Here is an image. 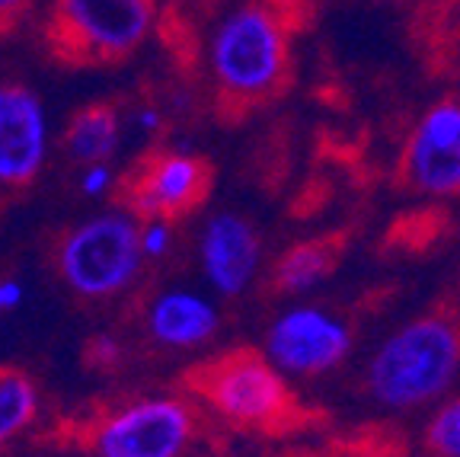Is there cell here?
<instances>
[{
	"mask_svg": "<svg viewBox=\"0 0 460 457\" xmlns=\"http://www.w3.org/2000/svg\"><path fill=\"white\" fill-rule=\"evenodd\" d=\"M22 298H26V291H22V285L16 279H0V314H10V310H16L22 304Z\"/></svg>",
	"mask_w": 460,
	"mask_h": 457,
	"instance_id": "cell-21",
	"label": "cell"
},
{
	"mask_svg": "<svg viewBox=\"0 0 460 457\" xmlns=\"http://www.w3.org/2000/svg\"><path fill=\"white\" fill-rule=\"evenodd\" d=\"M262 263L259 230L237 211H221L208 218L199 237L201 275L224 298H240L256 282Z\"/></svg>",
	"mask_w": 460,
	"mask_h": 457,
	"instance_id": "cell-11",
	"label": "cell"
},
{
	"mask_svg": "<svg viewBox=\"0 0 460 457\" xmlns=\"http://www.w3.org/2000/svg\"><path fill=\"white\" fill-rule=\"evenodd\" d=\"M396 183L412 195L460 199V96L431 103L400 150Z\"/></svg>",
	"mask_w": 460,
	"mask_h": 457,
	"instance_id": "cell-7",
	"label": "cell"
},
{
	"mask_svg": "<svg viewBox=\"0 0 460 457\" xmlns=\"http://www.w3.org/2000/svg\"><path fill=\"white\" fill-rule=\"evenodd\" d=\"M39 416V390L16 368H0V448L22 435Z\"/></svg>",
	"mask_w": 460,
	"mask_h": 457,
	"instance_id": "cell-16",
	"label": "cell"
},
{
	"mask_svg": "<svg viewBox=\"0 0 460 457\" xmlns=\"http://www.w3.org/2000/svg\"><path fill=\"white\" fill-rule=\"evenodd\" d=\"M61 141L74 164H109L122 141V119L109 103H90L71 115Z\"/></svg>",
	"mask_w": 460,
	"mask_h": 457,
	"instance_id": "cell-15",
	"label": "cell"
},
{
	"mask_svg": "<svg viewBox=\"0 0 460 457\" xmlns=\"http://www.w3.org/2000/svg\"><path fill=\"white\" fill-rule=\"evenodd\" d=\"M320 16V0H243L208 39L217 112L246 119L279 103L297 71V42Z\"/></svg>",
	"mask_w": 460,
	"mask_h": 457,
	"instance_id": "cell-1",
	"label": "cell"
},
{
	"mask_svg": "<svg viewBox=\"0 0 460 457\" xmlns=\"http://www.w3.org/2000/svg\"><path fill=\"white\" fill-rule=\"evenodd\" d=\"M141 224L131 208H109L67 228L55 246V269L67 291L84 300H109L128 291L147 263Z\"/></svg>",
	"mask_w": 460,
	"mask_h": 457,
	"instance_id": "cell-5",
	"label": "cell"
},
{
	"mask_svg": "<svg viewBox=\"0 0 460 457\" xmlns=\"http://www.w3.org/2000/svg\"><path fill=\"white\" fill-rule=\"evenodd\" d=\"M160 112L154 106H144L141 112L135 115V125H137V131H144V135H154V131H160Z\"/></svg>",
	"mask_w": 460,
	"mask_h": 457,
	"instance_id": "cell-23",
	"label": "cell"
},
{
	"mask_svg": "<svg viewBox=\"0 0 460 457\" xmlns=\"http://www.w3.org/2000/svg\"><path fill=\"white\" fill-rule=\"evenodd\" d=\"M189 387L208 403L217 416L240 429L281 432L304 429L310 409L288 387L285 372H279L266 352L234 349L189 372Z\"/></svg>",
	"mask_w": 460,
	"mask_h": 457,
	"instance_id": "cell-3",
	"label": "cell"
},
{
	"mask_svg": "<svg viewBox=\"0 0 460 457\" xmlns=\"http://www.w3.org/2000/svg\"><path fill=\"white\" fill-rule=\"evenodd\" d=\"M345 250H349V234L342 230L291 243L269 272V291L279 298H297V294L314 291L342 265Z\"/></svg>",
	"mask_w": 460,
	"mask_h": 457,
	"instance_id": "cell-14",
	"label": "cell"
},
{
	"mask_svg": "<svg viewBox=\"0 0 460 457\" xmlns=\"http://www.w3.org/2000/svg\"><path fill=\"white\" fill-rule=\"evenodd\" d=\"M160 20V0H51L45 45L74 67L128 61Z\"/></svg>",
	"mask_w": 460,
	"mask_h": 457,
	"instance_id": "cell-4",
	"label": "cell"
},
{
	"mask_svg": "<svg viewBox=\"0 0 460 457\" xmlns=\"http://www.w3.org/2000/svg\"><path fill=\"white\" fill-rule=\"evenodd\" d=\"M211 166L189 150H157L137 170L128 186V208L137 218H182L208 199Z\"/></svg>",
	"mask_w": 460,
	"mask_h": 457,
	"instance_id": "cell-10",
	"label": "cell"
},
{
	"mask_svg": "<svg viewBox=\"0 0 460 457\" xmlns=\"http://www.w3.org/2000/svg\"><path fill=\"white\" fill-rule=\"evenodd\" d=\"M425 448L431 457H460V393L435 413L425 429Z\"/></svg>",
	"mask_w": 460,
	"mask_h": 457,
	"instance_id": "cell-17",
	"label": "cell"
},
{
	"mask_svg": "<svg viewBox=\"0 0 460 457\" xmlns=\"http://www.w3.org/2000/svg\"><path fill=\"white\" fill-rule=\"evenodd\" d=\"M221 327L217 308L205 294L189 288H170L151 298L144 310V329L160 349L186 352L205 345Z\"/></svg>",
	"mask_w": 460,
	"mask_h": 457,
	"instance_id": "cell-13",
	"label": "cell"
},
{
	"mask_svg": "<svg viewBox=\"0 0 460 457\" xmlns=\"http://www.w3.org/2000/svg\"><path fill=\"white\" fill-rule=\"evenodd\" d=\"M396 13L406 42L429 71H445L460 51V0H361Z\"/></svg>",
	"mask_w": 460,
	"mask_h": 457,
	"instance_id": "cell-12",
	"label": "cell"
},
{
	"mask_svg": "<svg viewBox=\"0 0 460 457\" xmlns=\"http://www.w3.org/2000/svg\"><path fill=\"white\" fill-rule=\"evenodd\" d=\"M170 243H172L170 221H164V218H147V221L141 224V246L147 259H164L166 253H170Z\"/></svg>",
	"mask_w": 460,
	"mask_h": 457,
	"instance_id": "cell-18",
	"label": "cell"
},
{
	"mask_svg": "<svg viewBox=\"0 0 460 457\" xmlns=\"http://www.w3.org/2000/svg\"><path fill=\"white\" fill-rule=\"evenodd\" d=\"M195 438V413L180 397H141L109 409L86 435L93 457H182Z\"/></svg>",
	"mask_w": 460,
	"mask_h": 457,
	"instance_id": "cell-6",
	"label": "cell"
},
{
	"mask_svg": "<svg viewBox=\"0 0 460 457\" xmlns=\"http://www.w3.org/2000/svg\"><path fill=\"white\" fill-rule=\"evenodd\" d=\"M51 125L45 103L20 80H0V193H20L49 164Z\"/></svg>",
	"mask_w": 460,
	"mask_h": 457,
	"instance_id": "cell-8",
	"label": "cell"
},
{
	"mask_svg": "<svg viewBox=\"0 0 460 457\" xmlns=\"http://www.w3.org/2000/svg\"><path fill=\"white\" fill-rule=\"evenodd\" d=\"M349 327L320 308L285 310L266 333V355L279 372L295 378H314L336 368L349 355Z\"/></svg>",
	"mask_w": 460,
	"mask_h": 457,
	"instance_id": "cell-9",
	"label": "cell"
},
{
	"mask_svg": "<svg viewBox=\"0 0 460 457\" xmlns=\"http://www.w3.org/2000/svg\"><path fill=\"white\" fill-rule=\"evenodd\" d=\"M119 355H122V345L115 343L112 336H100L93 343V358L100 364H112V362H119Z\"/></svg>",
	"mask_w": 460,
	"mask_h": 457,
	"instance_id": "cell-22",
	"label": "cell"
},
{
	"mask_svg": "<svg viewBox=\"0 0 460 457\" xmlns=\"http://www.w3.org/2000/svg\"><path fill=\"white\" fill-rule=\"evenodd\" d=\"M32 4H36V0H0V36L20 26L22 16L32 10Z\"/></svg>",
	"mask_w": 460,
	"mask_h": 457,
	"instance_id": "cell-20",
	"label": "cell"
},
{
	"mask_svg": "<svg viewBox=\"0 0 460 457\" xmlns=\"http://www.w3.org/2000/svg\"><path fill=\"white\" fill-rule=\"evenodd\" d=\"M460 374V300L441 298L402 323L374 352L367 390L390 409H416L454 384Z\"/></svg>",
	"mask_w": 460,
	"mask_h": 457,
	"instance_id": "cell-2",
	"label": "cell"
},
{
	"mask_svg": "<svg viewBox=\"0 0 460 457\" xmlns=\"http://www.w3.org/2000/svg\"><path fill=\"white\" fill-rule=\"evenodd\" d=\"M112 189V166L109 164H86L80 173V193L86 199H102Z\"/></svg>",
	"mask_w": 460,
	"mask_h": 457,
	"instance_id": "cell-19",
	"label": "cell"
}]
</instances>
